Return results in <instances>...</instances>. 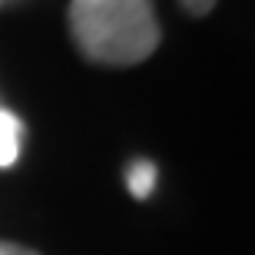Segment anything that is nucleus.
I'll list each match as a JSON object with an SVG mask.
<instances>
[{"instance_id": "nucleus-1", "label": "nucleus", "mask_w": 255, "mask_h": 255, "mask_svg": "<svg viewBox=\"0 0 255 255\" xmlns=\"http://www.w3.org/2000/svg\"><path fill=\"white\" fill-rule=\"evenodd\" d=\"M70 33L86 60L103 66H136L159 47L152 0H73Z\"/></svg>"}, {"instance_id": "nucleus-2", "label": "nucleus", "mask_w": 255, "mask_h": 255, "mask_svg": "<svg viewBox=\"0 0 255 255\" xmlns=\"http://www.w3.org/2000/svg\"><path fill=\"white\" fill-rule=\"evenodd\" d=\"M20 139H23V123L10 110H0V169H10L20 159Z\"/></svg>"}, {"instance_id": "nucleus-3", "label": "nucleus", "mask_w": 255, "mask_h": 255, "mask_svg": "<svg viewBox=\"0 0 255 255\" xmlns=\"http://www.w3.org/2000/svg\"><path fill=\"white\" fill-rule=\"evenodd\" d=\"M156 179H159V169L149 159H132L126 169V189L132 199H149L156 189Z\"/></svg>"}, {"instance_id": "nucleus-4", "label": "nucleus", "mask_w": 255, "mask_h": 255, "mask_svg": "<svg viewBox=\"0 0 255 255\" xmlns=\"http://www.w3.org/2000/svg\"><path fill=\"white\" fill-rule=\"evenodd\" d=\"M179 7L186 13H192V17H206L209 10L216 7V0H179Z\"/></svg>"}, {"instance_id": "nucleus-5", "label": "nucleus", "mask_w": 255, "mask_h": 255, "mask_svg": "<svg viewBox=\"0 0 255 255\" xmlns=\"http://www.w3.org/2000/svg\"><path fill=\"white\" fill-rule=\"evenodd\" d=\"M0 255H40V252H33L27 246H17V242H0Z\"/></svg>"}, {"instance_id": "nucleus-6", "label": "nucleus", "mask_w": 255, "mask_h": 255, "mask_svg": "<svg viewBox=\"0 0 255 255\" xmlns=\"http://www.w3.org/2000/svg\"><path fill=\"white\" fill-rule=\"evenodd\" d=\"M0 3H3V0H0Z\"/></svg>"}]
</instances>
